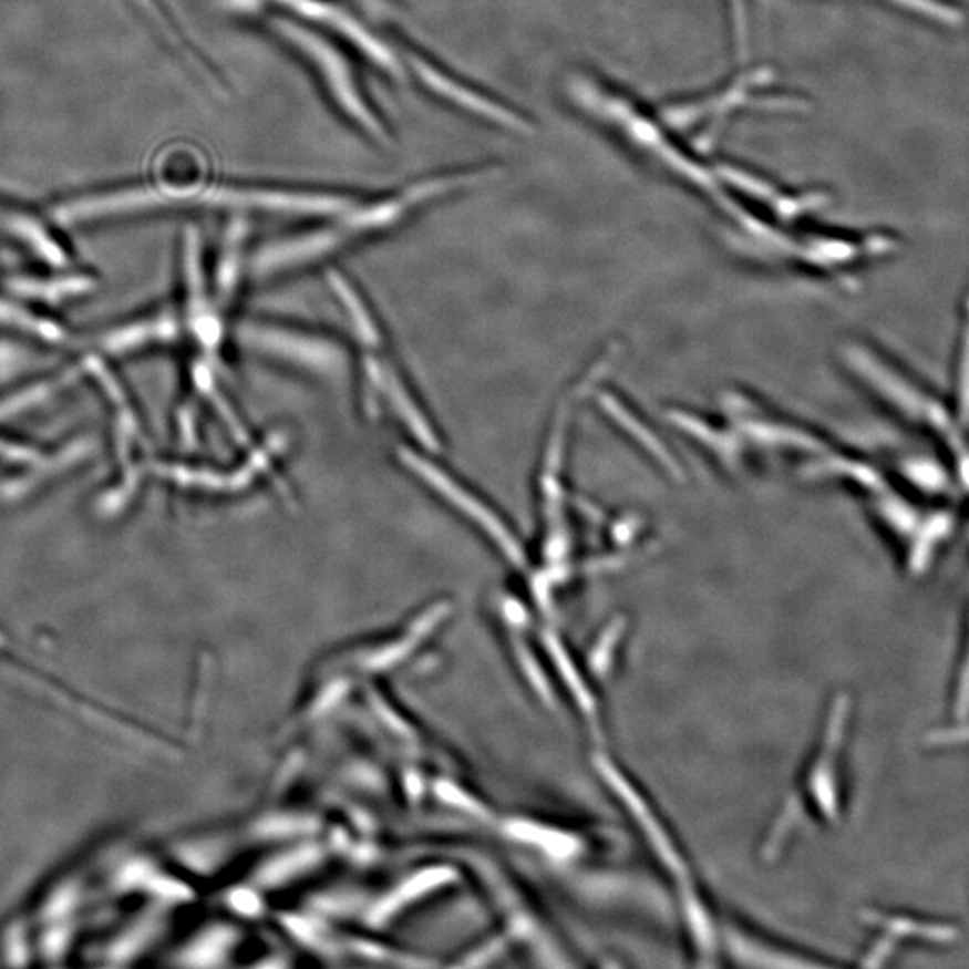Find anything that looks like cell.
<instances>
[{
  "mask_svg": "<svg viewBox=\"0 0 969 969\" xmlns=\"http://www.w3.org/2000/svg\"><path fill=\"white\" fill-rule=\"evenodd\" d=\"M268 24L271 31L291 43L315 66L338 109L370 138L388 144L390 133L364 97L349 60L329 40L306 25L297 24L295 20L271 17Z\"/></svg>",
  "mask_w": 969,
  "mask_h": 969,
  "instance_id": "2",
  "label": "cell"
},
{
  "mask_svg": "<svg viewBox=\"0 0 969 969\" xmlns=\"http://www.w3.org/2000/svg\"><path fill=\"white\" fill-rule=\"evenodd\" d=\"M406 60L416 76L421 78L422 85L435 92L436 95H440L447 103L465 110L468 114L487 118V121H492V123L502 126V128L512 130V132L517 133L532 132L528 118L516 114L514 110L508 109V106L499 103V101L480 94L478 91H474V89L465 85L462 81L454 80L450 74L440 71L439 66L424 60L421 54L406 51Z\"/></svg>",
  "mask_w": 969,
  "mask_h": 969,
  "instance_id": "3",
  "label": "cell"
},
{
  "mask_svg": "<svg viewBox=\"0 0 969 969\" xmlns=\"http://www.w3.org/2000/svg\"><path fill=\"white\" fill-rule=\"evenodd\" d=\"M492 173L494 169L488 167V169L458 171L450 175L435 176L410 185L390 198L379 199L369 207L358 210L349 208L346 219L332 225L331 228H320L317 233L266 246L260 254H257L256 270L259 274H275L286 268H293L295 265L306 260L320 259L360 237L392 227L421 205L485 181L487 176H492Z\"/></svg>",
  "mask_w": 969,
  "mask_h": 969,
  "instance_id": "1",
  "label": "cell"
},
{
  "mask_svg": "<svg viewBox=\"0 0 969 969\" xmlns=\"http://www.w3.org/2000/svg\"><path fill=\"white\" fill-rule=\"evenodd\" d=\"M890 950H893V941H890V939H884V941L879 942V945L876 946L875 951L870 953V959L867 960L866 965H882V960H884L885 957L889 956Z\"/></svg>",
  "mask_w": 969,
  "mask_h": 969,
  "instance_id": "7",
  "label": "cell"
},
{
  "mask_svg": "<svg viewBox=\"0 0 969 969\" xmlns=\"http://www.w3.org/2000/svg\"><path fill=\"white\" fill-rule=\"evenodd\" d=\"M956 713L959 719H965L966 714L969 713V653L962 677H960L959 690H957Z\"/></svg>",
  "mask_w": 969,
  "mask_h": 969,
  "instance_id": "6",
  "label": "cell"
},
{
  "mask_svg": "<svg viewBox=\"0 0 969 969\" xmlns=\"http://www.w3.org/2000/svg\"><path fill=\"white\" fill-rule=\"evenodd\" d=\"M245 2L246 0H241L239 6L245 4ZM271 2L285 6L302 19L332 29L334 33L346 37L352 45L361 49L364 56L369 58L370 62H374L381 71L398 78V80L402 76V66L398 56L372 31L364 28L354 14L341 10L340 6L327 2V0H271Z\"/></svg>",
  "mask_w": 969,
  "mask_h": 969,
  "instance_id": "4",
  "label": "cell"
},
{
  "mask_svg": "<svg viewBox=\"0 0 969 969\" xmlns=\"http://www.w3.org/2000/svg\"><path fill=\"white\" fill-rule=\"evenodd\" d=\"M869 919L882 925L894 936L918 937L934 942H950L957 937L956 928L946 925H931V922L913 921L907 918H887L878 914H873Z\"/></svg>",
  "mask_w": 969,
  "mask_h": 969,
  "instance_id": "5",
  "label": "cell"
}]
</instances>
